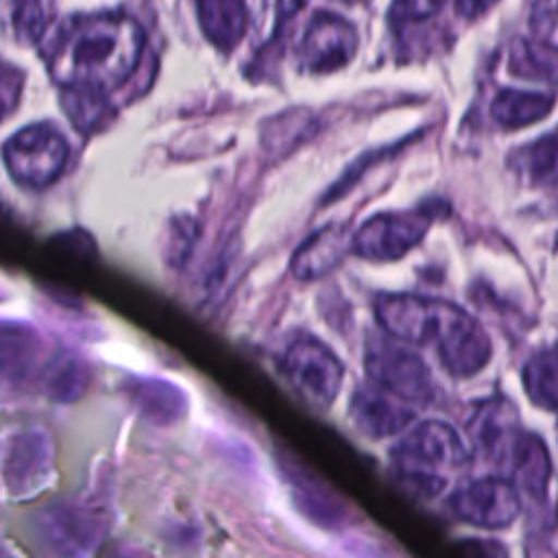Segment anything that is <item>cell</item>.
<instances>
[{
	"label": "cell",
	"instance_id": "6da1fadb",
	"mask_svg": "<svg viewBox=\"0 0 558 558\" xmlns=\"http://www.w3.org/2000/svg\"><path fill=\"white\" fill-rule=\"evenodd\" d=\"M375 316L384 333L405 344L429 347L456 377L477 375L493 355L486 329L456 303L421 294H379Z\"/></svg>",
	"mask_w": 558,
	"mask_h": 558
},
{
	"label": "cell",
	"instance_id": "7a4b0ae2",
	"mask_svg": "<svg viewBox=\"0 0 558 558\" xmlns=\"http://www.w3.org/2000/svg\"><path fill=\"white\" fill-rule=\"evenodd\" d=\"M142 33L126 17H81L59 31L50 54V72L65 89L105 92L122 83L135 68Z\"/></svg>",
	"mask_w": 558,
	"mask_h": 558
},
{
	"label": "cell",
	"instance_id": "3957f363",
	"mask_svg": "<svg viewBox=\"0 0 558 558\" xmlns=\"http://www.w3.org/2000/svg\"><path fill=\"white\" fill-rule=\"evenodd\" d=\"M397 477L418 497H434L447 482V471L469 460L462 436L442 421H423L392 449Z\"/></svg>",
	"mask_w": 558,
	"mask_h": 558
},
{
	"label": "cell",
	"instance_id": "277c9868",
	"mask_svg": "<svg viewBox=\"0 0 558 558\" xmlns=\"http://www.w3.org/2000/svg\"><path fill=\"white\" fill-rule=\"evenodd\" d=\"M109 530V510L96 497H68L37 514V534L54 558H92Z\"/></svg>",
	"mask_w": 558,
	"mask_h": 558
},
{
	"label": "cell",
	"instance_id": "5b68a950",
	"mask_svg": "<svg viewBox=\"0 0 558 558\" xmlns=\"http://www.w3.org/2000/svg\"><path fill=\"white\" fill-rule=\"evenodd\" d=\"M277 364L290 388L316 410L329 408L342 388V362L312 333L296 331L283 344Z\"/></svg>",
	"mask_w": 558,
	"mask_h": 558
},
{
	"label": "cell",
	"instance_id": "8992f818",
	"mask_svg": "<svg viewBox=\"0 0 558 558\" xmlns=\"http://www.w3.org/2000/svg\"><path fill=\"white\" fill-rule=\"evenodd\" d=\"M364 368L371 384L412 405H427L436 384L427 364L405 342L388 333H373L364 344Z\"/></svg>",
	"mask_w": 558,
	"mask_h": 558
},
{
	"label": "cell",
	"instance_id": "52a82bcc",
	"mask_svg": "<svg viewBox=\"0 0 558 558\" xmlns=\"http://www.w3.org/2000/svg\"><path fill=\"white\" fill-rule=\"evenodd\" d=\"M54 477V445L48 432L22 427L0 447V486L11 499H31Z\"/></svg>",
	"mask_w": 558,
	"mask_h": 558
},
{
	"label": "cell",
	"instance_id": "ba28073f",
	"mask_svg": "<svg viewBox=\"0 0 558 558\" xmlns=\"http://www.w3.org/2000/svg\"><path fill=\"white\" fill-rule=\"evenodd\" d=\"M68 144L61 133L48 124L22 129L4 144V161L13 179L26 187L44 190L63 170Z\"/></svg>",
	"mask_w": 558,
	"mask_h": 558
},
{
	"label": "cell",
	"instance_id": "9c48e42d",
	"mask_svg": "<svg viewBox=\"0 0 558 558\" xmlns=\"http://www.w3.org/2000/svg\"><path fill=\"white\" fill-rule=\"evenodd\" d=\"M449 506L453 514L471 525L497 530L510 525L521 512V493L510 480L482 477L460 486Z\"/></svg>",
	"mask_w": 558,
	"mask_h": 558
},
{
	"label": "cell",
	"instance_id": "30bf717a",
	"mask_svg": "<svg viewBox=\"0 0 558 558\" xmlns=\"http://www.w3.org/2000/svg\"><path fill=\"white\" fill-rule=\"evenodd\" d=\"M429 220L423 214H377L366 220L349 242V248L364 259L392 262L412 251L425 235Z\"/></svg>",
	"mask_w": 558,
	"mask_h": 558
},
{
	"label": "cell",
	"instance_id": "8fae6325",
	"mask_svg": "<svg viewBox=\"0 0 558 558\" xmlns=\"http://www.w3.org/2000/svg\"><path fill=\"white\" fill-rule=\"evenodd\" d=\"M521 432L523 427L514 403L501 395L482 401L469 418V436L475 449L501 466H508Z\"/></svg>",
	"mask_w": 558,
	"mask_h": 558
},
{
	"label": "cell",
	"instance_id": "7c38bea8",
	"mask_svg": "<svg viewBox=\"0 0 558 558\" xmlns=\"http://www.w3.org/2000/svg\"><path fill=\"white\" fill-rule=\"evenodd\" d=\"M48 344L28 320L0 318V381L24 384L44 368Z\"/></svg>",
	"mask_w": 558,
	"mask_h": 558
},
{
	"label": "cell",
	"instance_id": "4fadbf2b",
	"mask_svg": "<svg viewBox=\"0 0 558 558\" xmlns=\"http://www.w3.org/2000/svg\"><path fill=\"white\" fill-rule=\"evenodd\" d=\"M279 469L290 486L296 508L323 527H342L351 521V508L320 480H316L299 460L279 458Z\"/></svg>",
	"mask_w": 558,
	"mask_h": 558
},
{
	"label": "cell",
	"instance_id": "5bb4252c",
	"mask_svg": "<svg viewBox=\"0 0 558 558\" xmlns=\"http://www.w3.org/2000/svg\"><path fill=\"white\" fill-rule=\"evenodd\" d=\"M349 416L353 425L368 438L399 434L414 421V412L410 408L401 405L399 399L373 384H362L355 388L349 403Z\"/></svg>",
	"mask_w": 558,
	"mask_h": 558
},
{
	"label": "cell",
	"instance_id": "9a60e30c",
	"mask_svg": "<svg viewBox=\"0 0 558 558\" xmlns=\"http://www.w3.org/2000/svg\"><path fill=\"white\" fill-rule=\"evenodd\" d=\"M355 46L353 28L338 15H318L305 33L303 57L314 68L342 65Z\"/></svg>",
	"mask_w": 558,
	"mask_h": 558
},
{
	"label": "cell",
	"instance_id": "2e32d148",
	"mask_svg": "<svg viewBox=\"0 0 558 558\" xmlns=\"http://www.w3.org/2000/svg\"><path fill=\"white\" fill-rule=\"evenodd\" d=\"M508 469L514 480L512 484L519 493H525L534 501L545 499L551 477V458L543 438L530 432H521L510 453Z\"/></svg>",
	"mask_w": 558,
	"mask_h": 558
},
{
	"label": "cell",
	"instance_id": "e0dca14e",
	"mask_svg": "<svg viewBox=\"0 0 558 558\" xmlns=\"http://www.w3.org/2000/svg\"><path fill=\"white\" fill-rule=\"evenodd\" d=\"M349 248L347 235L338 225H327L312 233L292 255V275L312 281L333 270Z\"/></svg>",
	"mask_w": 558,
	"mask_h": 558
},
{
	"label": "cell",
	"instance_id": "ac0fdd59",
	"mask_svg": "<svg viewBox=\"0 0 558 558\" xmlns=\"http://www.w3.org/2000/svg\"><path fill=\"white\" fill-rule=\"evenodd\" d=\"M126 395L153 423H174L185 414L187 408L185 395L174 384L159 377L131 379L126 384Z\"/></svg>",
	"mask_w": 558,
	"mask_h": 558
},
{
	"label": "cell",
	"instance_id": "d6986e66",
	"mask_svg": "<svg viewBox=\"0 0 558 558\" xmlns=\"http://www.w3.org/2000/svg\"><path fill=\"white\" fill-rule=\"evenodd\" d=\"M89 364L78 353H61L44 368V392L57 403L81 399L89 386Z\"/></svg>",
	"mask_w": 558,
	"mask_h": 558
},
{
	"label": "cell",
	"instance_id": "ffe728a7",
	"mask_svg": "<svg viewBox=\"0 0 558 558\" xmlns=\"http://www.w3.org/2000/svg\"><path fill=\"white\" fill-rule=\"evenodd\" d=\"M201 24L220 48L238 44L246 28V11L242 0H198Z\"/></svg>",
	"mask_w": 558,
	"mask_h": 558
},
{
	"label": "cell",
	"instance_id": "44dd1931",
	"mask_svg": "<svg viewBox=\"0 0 558 558\" xmlns=\"http://www.w3.org/2000/svg\"><path fill=\"white\" fill-rule=\"evenodd\" d=\"M523 388L532 403L538 408L554 412L558 397V368H556V351L554 347L538 349L523 366L521 375Z\"/></svg>",
	"mask_w": 558,
	"mask_h": 558
},
{
	"label": "cell",
	"instance_id": "7402d4cb",
	"mask_svg": "<svg viewBox=\"0 0 558 558\" xmlns=\"http://www.w3.org/2000/svg\"><path fill=\"white\" fill-rule=\"evenodd\" d=\"M549 109H551V98H545L541 94H530V92L506 89L497 96L493 105V116L506 126H521L543 118Z\"/></svg>",
	"mask_w": 558,
	"mask_h": 558
},
{
	"label": "cell",
	"instance_id": "603a6c76",
	"mask_svg": "<svg viewBox=\"0 0 558 558\" xmlns=\"http://www.w3.org/2000/svg\"><path fill=\"white\" fill-rule=\"evenodd\" d=\"M46 11L41 9V0H17L13 11L15 31L24 37H37L46 28Z\"/></svg>",
	"mask_w": 558,
	"mask_h": 558
},
{
	"label": "cell",
	"instance_id": "cb8c5ba5",
	"mask_svg": "<svg viewBox=\"0 0 558 558\" xmlns=\"http://www.w3.org/2000/svg\"><path fill=\"white\" fill-rule=\"evenodd\" d=\"M22 76L15 68L0 61V120L13 109L20 96Z\"/></svg>",
	"mask_w": 558,
	"mask_h": 558
},
{
	"label": "cell",
	"instance_id": "d4e9b609",
	"mask_svg": "<svg viewBox=\"0 0 558 558\" xmlns=\"http://www.w3.org/2000/svg\"><path fill=\"white\" fill-rule=\"evenodd\" d=\"M460 551L466 558H508V551L497 541H484V538H469L460 543Z\"/></svg>",
	"mask_w": 558,
	"mask_h": 558
},
{
	"label": "cell",
	"instance_id": "484cf974",
	"mask_svg": "<svg viewBox=\"0 0 558 558\" xmlns=\"http://www.w3.org/2000/svg\"><path fill=\"white\" fill-rule=\"evenodd\" d=\"M440 4H442V0H401V11L405 17L416 20V15L423 17V15L434 13Z\"/></svg>",
	"mask_w": 558,
	"mask_h": 558
},
{
	"label": "cell",
	"instance_id": "4316f807",
	"mask_svg": "<svg viewBox=\"0 0 558 558\" xmlns=\"http://www.w3.org/2000/svg\"><path fill=\"white\" fill-rule=\"evenodd\" d=\"M0 558H17V556L7 543H0Z\"/></svg>",
	"mask_w": 558,
	"mask_h": 558
},
{
	"label": "cell",
	"instance_id": "83f0119b",
	"mask_svg": "<svg viewBox=\"0 0 558 558\" xmlns=\"http://www.w3.org/2000/svg\"><path fill=\"white\" fill-rule=\"evenodd\" d=\"M116 558H144V556L137 554V551H124V554H120V556H116Z\"/></svg>",
	"mask_w": 558,
	"mask_h": 558
},
{
	"label": "cell",
	"instance_id": "f1b7e54d",
	"mask_svg": "<svg viewBox=\"0 0 558 558\" xmlns=\"http://www.w3.org/2000/svg\"><path fill=\"white\" fill-rule=\"evenodd\" d=\"M2 299H7V292H4V288L0 286V301H2Z\"/></svg>",
	"mask_w": 558,
	"mask_h": 558
}]
</instances>
